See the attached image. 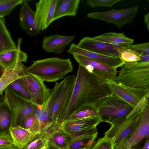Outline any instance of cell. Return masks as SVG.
Instances as JSON below:
<instances>
[{"label": "cell", "mask_w": 149, "mask_h": 149, "mask_svg": "<svg viewBox=\"0 0 149 149\" xmlns=\"http://www.w3.org/2000/svg\"><path fill=\"white\" fill-rule=\"evenodd\" d=\"M58 0H40L35 3V19L40 31L46 29L52 22Z\"/></svg>", "instance_id": "obj_14"}, {"label": "cell", "mask_w": 149, "mask_h": 149, "mask_svg": "<svg viewBox=\"0 0 149 149\" xmlns=\"http://www.w3.org/2000/svg\"><path fill=\"white\" fill-rule=\"evenodd\" d=\"M112 95L126 102L134 108L148 92L149 89L130 87L113 80L107 82Z\"/></svg>", "instance_id": "obj_11"}, {"label": "cell", "mask_w": 149, "mask_h": 149, "mask_svg": "<svg viewBox=\"0 0 149 149\" xmlns=\"http://www.w3.org/2000/svg\"><path fill=\"white\" fill-rule=\"evenodd\" d=\"M23 0H0V18L9 14L17 6L22 4Z\"/></svg>", "instance_id": "obj_33"}, {"label": "cell", "mask_w": 149, "mask_h": 149, "mask_svg": "<svg viewBox=\"0 0 149 149\" xmlns=\"http://www.w3.org/2000/svg\"><path fill=\"white\" fill-rule=\"evenodd\" d=\"M140 149H149V136L147 137L145 143L143 146Z\"/></svg>", "instance_id": "obj_41"}, {"label": "cell", "mask_w": 149, "mask_h": 149, "mask_svg": "<svg viewBox=\"0 0 149 149\" xmlns=\"http://www.w3.org/2000/svg\"><path fill=\"white\" fill-rule=\"evenodd\" d=\"M79 0H58L52 22L61 17L76 15Z\"/></svg>", "instance_id": "obj_23"}, {"label": "cell", "mask_w": 149, "mask_h": 149, "mask_svg": "<svg viewBox=\"0 0 149 149\" xmlns=\"http://www.w3.org/2000/svg\"><path fill=\"white\" fill-rule=\"evenodd\" d=\"M49 149H58V148H55L54 147H53L51 146H49Z\"/></svg>", "instance_id": "obj_45"}, {"label": "cell", "mask_w": 149, "mask_h": 149, "mask_svg": "<svg viewBox=\"0 0 149 149\" xmlns=\"http://www.w3.org/2000/svg\"><path fill=\"white\" fill-rule=\"evenodd\" d=\"M149 134V102L141 110L138 123L132 132L114 149H128L139 143Z\"/></svg>", "instance_id": "obj_7"}, {"label": "cell", "mask_w": 149, "mask_h": 149, "mask_svg": "<svg viewBox=\"0 0 149 149\" xmlns=\"http://www.w3.org/2000/svg\"><path fill=\"white\" fill-rule=\"evenodd\" d=\"M91 149H114L112 141L105 136L98 139Z\"/></svg>", "instance_id": "obj_35"}, {"label": "cell", "mask_w": 149, "mask_h": 149, "mask_svg": "<svg viewBox=\"0 0 149 149\" xmlns=\"http://www.w3.org/2000/svg\"><path fill=\"white\" fill-rule=\"evenodd\" d=\"M112 95L106 82L79 65L71 98L58 121L61 123L81 107L93 105L101 99Z\"/></svg>", "instance_id": "obj_1"}, {"label": "cell", "mask_w": 149, "mask_h": 149, "mask_svg": "<svg viewBox=\"0 0 149 149\" xmlns=\"http://www.w3.org/2000/svg\"><path fill=\"white\" fill-rule=\"evenodd\" d=\"M49 145L48 140L46 143L39 149H49Z\"/></svg>", "instance_id": "obj_42"}, {"label": "cell", "mask_w": 149, "mask_h": 149, "mask_svg": "<svg viewBox=\"0 0 149 149\" xmlns=\"http://www.w3.org/2000/svg\"><path fill=\"white\" fill-rule=\"evenodd\" d=\"M79 47L93 52L118 57V46L97 40L93 37H84L77 45Z\"/></svg>", "instance_id": "obj_18"}, {"label": "cell", "mask_w": 149, "mask_h": 149, "mask_svg": "<svg viewBox=\"0 0 149 149\" xmlns=\"http://www.w3.org/2000/svg\"><path fill=\"white\" fill-rule=\"evenodd\" d=\"M141 110L111 124L104 136L112 142L114 148L117 147L133 131L138 123Z\"/></svg>", "instance_id": "obj_5"}, {"label": "cell", "mask_w": 149, "mask_h": 149, "mask_svg": "<svg viewBox=\"0 0 149 149\" xmlns=\"http://www.w3.org/2000/svg\"><path fill=\"white\" fill-rule=\"evenodd\" d=\"M67 52L72 55L78 54L91 58L116 69L123 66L118 57L88 51L79 47L74 43L71 44Z\"/></svg>", "instance_id": "obj_16"}, {"label": "cell", "mask_w": 149, "mask_h": 149, "mask_svg": "<svg viewBox=\"0 0 149 149\" xmlns=\"http://www.w3.org/2000/svg\"><path fill=\"white\" fill-rule=\"evenodd\" d=\"M1 76L0 74V77Z\"/></svg>", "instance_id": "obj_46"}, {"label": "cell", "mask_w": 149, "mask_h": 149, "mask_svg": "<svg viewBox=\"0 0 149 149\" xmlns=\"http://www.w3.org/2000/svg\"><path fill=\"white\" fill-rule=\"evenodd\" d=\"M93 38L97 40L122 47H127L133 43L134 41V39L127 37L123 33H106Z\"/></svg>", "instance_id": "obj_24"}, {"label": "cell", "mask_w": 149, "mask_h": 149, "mask_svg": "<svg viewBox=\"0 0 149 149\" xmlns=\"http://www.w3.org/2000/svg\"><path fill=\"white\" fill-rule=\"evenodd\" d=\"M12 122V114L8 103L4 100L0 101V133H9Z\"/></svg>", "instance_id": "obj_27"}, {"label": "cell", "mask_w": 149, "mask_h": 149, "mask_svg": "<svg viewBox=\"0 0 149 149\" xmlns=\"http://www.w3.org/2000/svg\"><path fill=\"white\" fill-rule=\"evenodd\" d=\"M140 147L138 143L134 145L128 149H140Z\"/></svg>", "instance_id": "obj_43"}, {"label": "cell", "mask_w": 149, "mask_h": 149, "mask_svg": "<svg viewBox=\"0 0 149 149\" xmlns=\"http://www.w3.org/2000/svg\"><path fill=\"white\" fill-rule=\"evenodd\" d=\"M127 47L130 48L141 54L149 55V42L131 44Z\"/></svg>", "instance_id": "obj_36"}, {"label": "cell", "mask_w": 149, "mask_h": 149, "mask_svg": "<svg viewBox=\"0 0 149 149\" xmlns=\"http://www.w3.org/2000/svg\"><path fill=\"white\" fill-rule=\"evenodd\" d=\"M15 147L9 133H0V147L11 148Z\"/></svg>", "instance_id": "obj_37"}, {"label": "cell", "mask_w": 149, "mask_h": 149, "mask_svg": "<svg viewBox=\"0 0 149 149\" xmlns=\"http://www.w3.org/2000/svg\"><path fill=\"white\" fill-rule=\"evenodd\" d=\"M0 149H18L15 147L11 148L0 147Z\"/></svg>", "instance_id": "obj_44"}, {"label": "cell", "mask_w": 149, "mask_h": 149, "mask_svg": "<svg viewBox=\"0 0 149 149\" xmlns=\"http://www.w3.org/2000/svg\"><path fill=\"white\" fill-rule=\"evenodd\" d=\"M19 13L20 24L29 35L33 36L40 32L35 19V13L26 0H24Z\"/></svg>", "instance_id": "obj_21"}, {"label": "cell", "mask_w": 149, "mask_h": 149, "mask_svg": "<svg viewBox=\"0 0 149 149\" xmlns=\"http://www.w3.org/2000/svg\"><path fill=\"white\" fill-rule=\"evenodd\" d=\"M20 79L30 93L32 103L36 106L43 105L49 98L51 90L47 88L43 82L26 73Z\"/></svg>", "instance_id": "obj_12"}, {"label": "cell", "mask_w": 149, "mask_h": 149, "mask_svg": "<svg viewBox=\"0 0 149 149\" xmlns=\"http://www.w3.org/2000/svg\"><path fill=\"white\" fill-rule=\"evenodd\" d=\"M98 132L96 127L68 135L70 141L68 149H91Z\"/></svg>", "instance_id": "obj_19"}, {"label": "cell", "mask_w": 149, "mask_h": 149, "mask_svg": "<svg viewBox=\"0 0 149 149\" xmlns=\"http://www.w3.org/2000/svg\"><path fill=\"white\" fill-rule=\"evenodd\" d=\"M113 81L132 88L149 89V62L139 61L130 67L123 66Z\"/></svg>", "instance_id": "obj_4"}, {"label": "cell", "mask_w": 149, "mask_h": 149, "mask_svg": "<svg viewBox=\"0 0 149 149\" xmlns=\"http://www.w3.org/2000/svg\"><path fill=\"white\" fill-rule=\"evenodd\" d=\"M72 55L79 65L105 82L113 80L116 77L117 72L116 68L86 56L75 54Z\"/></svg>", "instance_id": "obj_10"}, {"label": "cell", "mask_w": 149, "mask_h": 149, "mask_svg": "<svg viewBox=\"0 0 149 149\" xmlns=\"http://www.w3.org/2000/svg\"><path fill=\"white\" fill-rule=\"evenodd\" d=\"M97 115V111L94 106L87 105L81 107L70 115L65 120L82 119Z\"/></svg>", "instance_id": "obj_32"}, {"label": "cell", "mask_w": 149, "mask_h": 149, "mask_svg": "<svg viewBox=\"0 0 149 149\" xmlns=\"http://www.w3.org/2000/svg\"><path fill=\"white\" fill-rule=\"evenodd\" d=\"M118 57L126 68L130 67L140 61L141 54L127 47H119L117 49Z\"/></svg>", "instance_id": "obj_28"}, {"label": "cell", "mask_w": 149, "mask_h": 149, "mask_svg": "<svg viewBox=\"0 0 149 149\" xmlns=\"http://www.w3.org/2000/svg\"><path fill=\"white\" fill-rule=\"evenodd\" d=\"M70 138L61 128L48 140L49 146L58 149H68Z\"/></svg>", "instance_id": "obj_29"}, {"label": "cell", "mask_w": 149, "mask_h": 149, "mask_svg": "<svg viewBox=\"0 0 149 149\" xmlns=\"http://www.w3.org/2000/svg\"><path fill=\"white\" fill-rule=\"evenodd\" d=\"M75 38L73 35L64 36L57 34L45 36L43 40L42 47L47 52L60 54Z\"/></svg>", "instance_id": "obj_20"}, {"label": "cell", "mask_w": 149, "mask_h": 149, "mask_svg": "<svg viewBox=\"0 0 149 149\" xmlns=\"http://www.w3.org/2000/svg\"><path fill=\"white\" fill-rule=\"evenodd\" d=\"M40 132H33L20 126H11L9 130L15 146L18 149H23Z\"/></svg>", "instance_id": "obj_22"}, {"label": "cell", "mask_w": 149, "mask_h": 149, "mask_svg": "<svg viewBox=\"0 0 149 149\" xmlns=\"http://www.w3.org/2000/svg\"><path fill=\"white\" fill-rule=\"evenodd\" d=\"M17 48V46L6 27L4 17L0 18V53Z\"/></svg>", "instance_id": "obj_26"}, {"label": "cell", "mask_w": 149, "mask_h": 149, "mask_svg": "<svg viewBox=\"0 0 149 149\" xmlns=\"http://www.w3.org/2000/svg\"><path fill=\"white\" fill-rule=\"evenodd\" d=\"M22 39H18L17 48L0 53V66L5 70L11 69L15 65L19 56Z\"/></svg>", "instance_id": "obj_25"}, {"label": "cell", "mask_w": 149, "mask_h": 149, "mask_svg": "<svg viewBox=\"0 0 149 149\" xmlns=\"http://www.w3.org/2000/svg\"><path fill=\"white\" fill-rule=\"evenodd\" d=\"M4 100L8 103L11 112V126H19L26 116L34 112L33 104L18 97L6 88L5 90Z\"/></svg>", "instance_id": "obj_9"}, {"label": "cell", "mask_w": 149, "mask_h": 149, "mask_svg": "<svg viewBox=\"0 0 149 149\" xmlns=\"http://www.w3.org/2000/svg\"><path fill=\"white\" fill-rule=\"evenodd\" d=\"M144 21L146 25V29L149 31V13L144 16Z\"/></svg>", "instance_id": "obj_39"}, {"label": "cell", "mask_w": 149, "mask_h": 149, "mask_svg": "<svg viewBox=\"0 0 149 149\" xmlns=\"http://www.w3.org/2000/svg\"><path fill=\"white\" fill-rule=\"evenodd\" d=\"M139 8V5H137L128 8L90 13L88 14L87 16L89 18L113 23L120 29L133 22L138 13Z\"/></svg>", "instance_id": "obj_6"}, {"label": "cell", "mask_w": 149, "mask_h": 149, "mask_svg": "<svg viewBox=\"0 0 149 149\" xmlns=\"http://www.w3.org/2000/svg\"><path fill=\"white\" fill-rule=\"evenodd\" d=\"M50 127L45 128L33 140L23 149H39L43 146L54 134Z\"/></svg>", "instance_id": "obj_31"}, {"label": "cell", "mask_w": 149, "mask_h": 149, "mask_svg": "<svg viewBox=\"0 0 149 149\" xmlns=\"http://www.w3.org/2000/svg\"><path fill=\"white\" fill-rule=\"evenodd\" d=\"M102 121L112 123L126 117L134 107L113 96L106 97L93 105Z\"/></svg>", "instance_id": "obj_3"}, {"label": "cell", "mask_w": 149, "mask_h": 149, "mask_svg": "<svg viewBox=\"0 0 149 149\" xmlns=\"http://www.w3.org/2000/svg\"><path fill=\"white\" fill-rule=\"evenodd\" d=\"M140 61L149 62V55L141 54Z\"/></svg>", "instance_id": "obj_40"}, {"label": "cell", "mask_w": 149, "mask_h": 149, "mask_svg": "<svg viewBox=\"0 0 149 149\" xmlns=\"http://www.w3.org/2000/svg\"><path fill=\"white\" fill-rule=\"evenodd\" d=\"M35 120V116L34 112L26 116L23 120L19 126L26 129H30Z\"/></svg>", "instance_id": "obj_38"}, {"label": "cell", "mask_w": 149, "mask_h": 149, "mask_svg": "<svg viewBox=\"0 0 149 149\" xmlns=\"http://www.w3.org/2000/svg\"><path fill=\"white\" fill-rule=\"evenodd\" d=\"M121 0H88L86 3L92 8L100 6H104L109 8L112 7L116 3Z\"/></svg>", "instance_id": "obj_34"}, {"label": "cell", "mask_w": 149, "mask_h": 149, "mask_svg": "<svg viewBox=\"0 0 149 149\" xmlns=\"http://www.w3.org/2000/svg\"><path fill=\"white\" fill-rule=\"evenodd\" d=\"M102 121L98 115L61 122V128L69 135L95 127Z\"/></svg>", "instance_id": "obj_17"}, {"label": "cell", "mask_w": 149, "mask_h": 149, "mask_svg": "<svg viewBox=\"0 0 149 149\" xmlns=\"http://www.w3.org/2000/svg\"><path fill=\"white\" fill-rule=\"evenodd\" d=\"M28 57L27 54L20 49L15 65L11 69L5 70L0 77V95L9 84L23 77L26 68L22 62H26Z\"/></svg>", "instance_id": "obj_15"}, {"label": "cell", "mask_w": 149, "mask_h": 149, "mask_svg": "<svg viewBox=\"0 0 149 149\" xmlns=\"http://www.w3.org/2000/svg\"><path fill=\"white\" fill-rule=\"evenodd\" d=\"M6 88L18 97L32 103V98L31 95L20 79L12 82Z\"/></svg>", "instance_id": "obj_30"}, {"label": "cell", "mask_w": 149, "mask_h": 149, "mask_svg": "<svg viewBox=\"0 0 149 149\" xmlns=\"http://www.w3.org/2000/svg\"><path fill=\"white\" fill-rule=\"evenodd\" d=\"M63 82V80L60 82H56L55 86L51 90L49 98L43 105H34L35 116V123L41 130L49 123V117L52 107L60 91Z\"/></svg>", "instance_id": "obj_13"}, {"label": "cell", "mask_w": 149, "mask_h": 149, "mask_svg": "<svg viewBox=\"0 0 149 149\" xmlns=\"http://www.w3.org/2000/svg\"><path fill=\"white\" fill-rule=\"evenodd\" d=\"M73 69L70 58L51 57L34 61L26 68L25 72L41 81L56 82Z\"/></svg>", "instance_id": "obj_2"}, {"label": "cell", "mask_w": 149, "mask_h": 149, "mask_svg": "<svg viewBox=\"0 0 149 149\" xmlns=\"http://www.w3.org/2000/svg\"><path fill=\"white\" fill-rule=\"evenodd\" d=\"M76 78V76L74 74L68 76L63 79L64 82L61 89L52 107L49 123L58 121L70 101Z\"/></svg>", "instance_id": "obj_8"}]
</instances>
